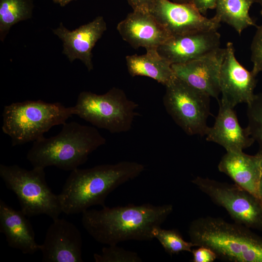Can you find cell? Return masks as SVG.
Listing matches in <instances>:
<instances>
[{
    "label": "cell",
    "instance_id": "2",
    "mask_svg": "<svg viewBox=\"0 0 262 262\" xmlns=\"http://www.w3.org/2000/svg\"><path fill=\"white\" fill-rule=\"evenodd\" d=\"M144 170L141 164L122 161L71 171L58 195L62 212L74 214L94 205L105 206V200L111 192Z\"/></svg>",
    "mask_w": 262,
    "mask_h": 262
},
{
    "label": "cell",
    "instance_id": "6",
    "mask_svg": "<svg viewBox=\"0 0 262 262\" xmlns=\"http://www.w3.org/2000/svg\"><path fill=\"white\" fill-rule=\"evenodd\" d=\"M45 168L27 170L14 164H0V176L6 186L16 196L21 211L27 216L46 214L52 220L63 212L58 195L47 184Z\"/></svg>",
    "mask_w": 262,
    "mask_h": 262
},
{
    "label": "cell",
    "instance_id": "31",
    "mask_svg": "<svg viewBox=\"0 0 262 262\" xmlns=\"http://www.w3.org/2000/svg\"><path fill=\"white\" fill-rule=\"evenodd\" d=\"M72 0H61L60 4L61 6H65Z\"/></svg>",
    "mask_w": 262,
    "mask_h": 262
},
{
    "label": "cell",
    "instance_id": "3",
    "mask_svg": "<svg viewBox=\"0 0 262 262\" xmlns=\"http://www.w3.org/2000/svg\"><path fill=\"white\" fill-rule=\"evenodd\" d=\"M188 233L196 246L210 248L217 259L229 262H262V237L242 225L219 217H200L191 222Z\"/></svg>",
    "mask_w": 262,
    "mask_h": 262
},
{
    "label": "cell",
    "instance_id": "14",
    "mask_svg": "<svg viewBox=\"0 0 262 262\" xmlns=\"http://www.w3.org/2000/svg\"><path fill=\"white\" fill-rule=\"evenodd\" d=\"M220 38L217 30L174 36L159 47L157 51L171 65L183 64L220 48Z\"/></svg>",
    "mask_w": 262,
    "mask_h": 262
},
{
    "label": "cell",
    "instance_id": "11",
    "mask_svg": "<svg viewBox=\"0 0 262 262\" xmlns=\"http://www.w3.org/2000/svg\"><path fill=\"white\" fill-rule=\"evenodd\" d=\"M256 77L238 61L233 44L228 42L220 72V100L232 108L242 103L248 104L255 95L254 90L257 82Z\"/></svg>",
    "mask_w": 262,
    "mask_h": 262
},
{
    "label": "cell",
    "instance_id": "7",
    "mask_svg": "<svg viewBox=\"0 0 262 262\" xmlns=\"http://www.w3.org/2000/svg\"><path fill=\"white\" fill-rule=\"evenodd\" d=\"M138 106L122 89L113 87L102 95L81 92L74 107L75 115L94 127L116 133L131 130Z\"/></svg>",
    "mask_w": 262,
    "mask_h": 262
},
{
    "label": "cell",
    "instance_id": "34",
    "mask_svg": "<svg viewBox=\"0 0 262 262\" xmlns=\"http://www.w3.org/2000/svg\"><path fill=\"white\" fill-rule=\"evenodd\" d=\"M61 0H53V1L54 2H55V3H59V4H60V2H61Z\"/></svg>",
    "mask_w": 262,
    "mask_h": 262
},
{
    "label": "cell",
    "instance_id": "33",
    "mask_svg": "<svg viewBox=\"0 0 262 262\" xmlns=\"http://www.w3.org/2000/svg\"><path fill=\"white\" fill-rule=\"evenodd\" d=\"M257 2H259L261 6V14L262 16V0H256Z\"/></svg>",
    "mask_w": 262,
    "mask_h": 262
},
{
    "label": "cell",
    "instance_id": "4",
    "mask_svg": "<svg viewBox=\"0 0 262 262\" xmlns=\"http://www.w3.org/2000/svg\"><path fill=\"white\" fill-rule=\"evenodd\" d=\"M60 132L33 142L27 159L33 167L54 166L72 171L84 164L88 155L106 143L95 127L72 121L66 122Z\"/></svg>",
    "mask_w": 262,
    "mask_h": 262
},
{
    "label": "cell",
    "instance_id": "17",
    "mask_svg": "<svg viewBox=\"0 0 262 262\" xmlns=\"http://www.w3.org/2000/svg\"><path fill=\"white\" fill-rule=\"evenodd\" d=\"M219 105L214 124L205 135L206 140L219 144L227 151H241L250 147L255 140L248 128L240 125L234 108L221 100Z\"/></svg>",
    "mask_w": 262,
    "mask_h": 262
},
{
    "label": "cell",
    "instance_id": "26",
    "mask_svg": "<svg viewBox=\"0 0 262 262\" xmlns=\"http://www.w3.org/2000/svg\"><path fill=\"white\" fill-rule=\"evenodd\" d=\"M256 28L251 44V60L253 64L252 72L257 76L262 72V24Z\"/></svg>",
    "mask_w": 262,
    "mask_h": 262
},
{
    "label": "cell",
    "instance_id": "24",
    "mask_svg": "<svg viewBox=\"0 0 262 262\" xmlns=\"http://www.w3.org/2000/svg\"><path fill=\"white\" fill-rule=\"evenodd\" d=\"M247 116L246 127L262 152V93L255 95L253 99L247 104Z\"/></svg>",
    "mask_w": 262,
    "mask_h": 262
},
{
    "label": "cell",
    "instance_id": "12",
    "mask_svg": "<svg viewBox=\"0 0 262 262\" xmlns=\"http://www.w3.org/2000/svg\"><path fill=\"white\" fill-rule=\"evenodd\" d=\"M225 48H219L202 57L183 64H173L176 76L210 97L220 93L219 76Z\"/></svg>",
    "mask_w": 262,
    "mask_h": 262
},
{
    "label": "cell",
    "instance_id": "8",
    "mask_svg": "<svg viewBox=\"0 0 262 262\" xmlns=\"http://www.w3.org/2000/svg\"><path fill=\"white\" fill-rule=\"evenodd\" d=\"M165 87L164 105L175 122L189 135H205L210 97L177 77Z\"/></svg>",
    "mask_w": 262,
    "mask_h": 262
},
{
    "label": "cell",
    "instance_id": "19",
    "mask_svg": "<svg viewBox=\"0 0 262 262\" xmlns=\"http://www.w3.org/2000/svg\"><path fill=\"white\" fill-rule=\"evenodd\" d=\"M0 231L3 233L8 246L24 254H33L40 250L36 243L33 228L27 216L0 200Z\"/></svg>",
    "mask_w": 262,
    "mask_h": 262
},
{
    "label": "cell",
    "instance_id": "5",
    "mask_svg": "<svg viewBox=\"0 0 262 262\" xmlns=\"http://www.w3.org/2000/svg\"><path fill=\"white\" fill-rule=\"evenodd\" d=\"M73 115L74 106L66 107L59 102L41 100L15 102L4 107L1 129L15 147L43 138L52 127L63 125Z\"/></svg>",
    "mask_w": 262,
    "mask_h": 262
},
{
    "label": "cell",
    "instance_id": "23",
    "mask_svg": "<svg viewBox=\"0 0 262 262\" xmlns=\"http://www.w3.org/2000/svg\"><path fill=\"white\" fill-rule=\"evenodd\" d=\"M154 238L160 243L165 251L170 255L186 251L191 252L196 246L192 242L184 240L177 229H165L160 227L155 228L152 232Z\"/></svg>",
    "mask_w": 262,
    "mask_h": 262
},
{
    "label": "cell",
    "instance_id": "30",
    "mask_svg": "<svg viewBox=\"0 0 262 262\" xmlns=\"http://www.w3.org/2000/svg\"><path fill=\"white\" fill-rule=\"evenodd\" d=\"M261 176L259 184V189H258V196L259 199L262 205V157L261 163Z\"/></svg>",
    "mask_w": 262,
    "mask_h": 262
},
{
    "label": "cell",
    "instance_id": "28",
    "mask_svg": "<svg viewBox=\"0 0 262 262\" xmlns=\"http://www.w3.org/2000/svg\"><path fill=\"white\" fill-rule=\"evenodd\" d=\"M216 0H192L191 2L203 16L209 9L215 8Z\"/></svg>",
    "mask_w": 262,
    "mask_h": 262
},
{
    "label": "cell",
    "instance_id": "1",
    "mask_svg": "<svg viewBox=\"0 0 262 262\" xmlns=\"http://www.w3.org/2000/svg\"><path fill=\"white\" fill-rule=\"evenodd\" d=\"M173 210L171 204L149 203L87 210L82 222L97 242L108 246L129 240L151 241L153 229L160 227Z\"/></svg>",
    "mask_w": 262,
    "mask_h": 262
},
{
    "label": "cell",
    "instance_id": "22",
    "mask_svg": "<svg viewBox=\"0 0 262 262\" xmlns=\"http://www.w3.org/2000/svg\"><path fill=\"white\" fill-rule=\"evenodd\" d=\"M33 8L31 0H0V37L3 41L11 27L30 18Z\"/></svg>",
    "mask_w": 262,
    "mask_h": 262
},
{
    "label": "cell",
    "instance_id": "27",
    "mask_svg": "<svg viewBox=\"0 0 262 262\" xmlns=\"http://www.w3.org/2000/svg\"><path fill=\"white\" fill-rule=\"evenodd\" d=\"M192 249L193 262H213L216 259V254L210 248L203 246Z\"/></svg>",
    "mask_w": 262,
    "mask_h": 262
},
{
    "label": "cell",
    "instance_id": "10",
    "mask_svg": "<svg viewBox=\"0 0 262 262\" xmlns=\"http://www.w3.org/2000/svg\"><path fill=\"white\" fill-rule=\"evenodd\" d=\"M148 11L171 36L217 30L220 26L216 18L205 16L192 2L153 0Z\"/></svg>",
    "mask_w": 262,
    "mask_h": 262
},
{
    "label": "cell",
    "instance_id": "32",
    "mask_svg": "<svg viewBox=\"0 0 262 262\" xmlns=\"http://www.w3.org/2000/svg\"><path fill=\"white\" fill-rule=\"evenodd\" d=\"M173 2L178 3H188L191 2L192 0H171Z\"/></svg>",
    "mask_w": 262,
    "mask_h": 262
},
{
    "label": "cell",
    "instance_id": "16",
    "mask_svg": "<svg viewBox=\"0 0 262 262\" xmlns=\"http://www.w3.org/2000/svg\"><path fill=\"white\" fill-rule=\"evenodd\" d=\"M106 29L103 17L99 16L72 31L61 23L59 27L53 30V32L62 40L63 52L69 60L72 62L75 59H80L88 71H90L93 68L92 50Z\"/></svg>",
    "mask_w": 262,
    "mask_h": 262
},
{
    "label": "cell",
    "instance_id": "20",
    "mask_svg": "<svg viewBox=\"0 0 262 262\" xmlns=\"http://www.w3.org/2000/svg\"><path fill=\"white\" fill-rule=\"evenodd\" d=\"M146 51L143 55L126 57L129 74L132 77H147L165 86L168 85L176 78L171 64L160 55L157 49Z\"/></svg>",
    "mask_w": 262,
    "mask_h": 262
},
{
    "label": "cell",
    "instance_id": "9",
    "mask_svg": "<svg viewBox=\"0 0 262 262\" xmlns=\"http://www.w3.org/2000/svg\"><path fill=\"white\" fill-rule=\"evenodd\" d=\"M216 205L223 207L234 222L262 231V205L258 197L235 183L196 177L192 180Z\"/></svg>",
    "mask_w": 262,
    "mask_h": 262
},
{
    "label": "cell",
    "instance_id": "21",
    "mask_svg": "<svg viewBox=\"0 0 262 262\" xmlns=\"http://www.w3.org/2000/svg\"><path fill=\"white\" fill-rule=\"evenodd\" d=\"M256 0H216L214 17L232 27L240 35L249 26H257L249 11Z\"/></svg>",
    "mask_w": 262,
    "mask_h": 262
},
{
    "label": "cell",
    "instance_id": "13",
    "mask_svg": "<svg viewBox=\"0 0 262 262\" xmlns=\"http://www.w3.org/2000/svg\"><path fill=\"white\" fill-rule=\"evenodd\" d=\"M40 250L43 262H83L81 232L75 225L63 218L53 220Z\"/></svg>",
    "mask_w": 262,
    "mask_h": 262
},
{
    "label": "cell",
    "instance_id": "25",
    "mask_svg": "<svg viewBox=\"0 0 262 262\" xmlns=\"http://www.w3.org/2000/svg\"><path fill=\"white\" fill-rule=\"evenodd\" d=\"M96 262H140L142 260L134 252L126 250L117 245L102 248L100 254L95 253Z\"/></svg>",
    "mask_w": 262,
    "mask_h": 262
},
{
    "label": "cell",
    "instance_id": "18",
    "mask_svg": "<svg viewBox=\"0 0 262 262\" xmlns=\"http://www.w3.org/2000/svg\"><path fill=\"white\" fill-rule=\"evenodd\" d=\"M262 152L250 155L241 151H227L218 164V170L259 198Z\"/></svg>",
    "mask_w": 262,
    "mask_h": 262
},
{
    "label": "cell",
    "instance_id": "29",
    "mask_svg": "<svg viewBox=\"0 0 262 262\" xmlns=\"http://www.w3.org/2000/svg\"><path fill=\"white\" fill-rule=\"evenodd\" d=\"M153 0H127L133 10L148 11Z\"/></svg>",
    "mask_w": 262,
    "mask_h": 262
},
{
    "label": "cell",
    "instance_id": "15",
    "mask_svg": "<svg viewBox=\"0 0 262 262\" xmlns=\"http://www.w3.org/2000/svg\"><path fill=\"white\" fill-rule=\"evenodd\" d=\"M116 28L123 39L135 49H157L172 37L149 11L133 10Z\"/></svg>",
    "mask_w": 262,
    "mask_h": 262
}]
</instances>
